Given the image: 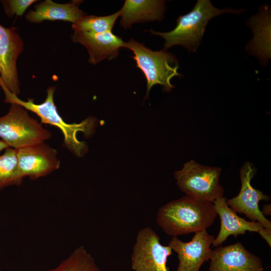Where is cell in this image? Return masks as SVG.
I'll return each mask as SVG.
<instances>
[{
	"mask_svg": "<svg viewBox=\"0 0 271 271\" xmlns=\"http://www.w3.org/2000/svg\"><path fill=\"white\" fill-rule=\"evenodd\" d=\"M119 11L106 16L84 15L77 22L73 24L74 31L87 33L100 34L112 32L118 17Z\"/></svg>",
	"mask_w": 271,
	"mask_h": 271,
	"instance_id": "cell-17",
	"label": "cell"
},
{
	"mask_svg": "<svg viewBox=\"0 0 271 271\" xmlns=\"http://www.w3.org/2000/svg\"><path fill=\"white\" fill-rule=\"evenodd\" d=\"M9 146L3 140H0V153L4 150L8 148Z\"/></svg>",
	"mask_w": 271,
	"mask_h": 271,
	"instance_id": "cell-23",
	"label": "cell"
},
{
	"mask_svg": "<svg viewBox=\"0 0 271 271\" xmlns=\"http://www.w3.org/2000/svg\"><path fill=\"white\" fill-rule=\"evenodd\" d=\"M23 43L15 28L0 25V85L16 95L20 93L17 60Z\"/></svg>",
	"mask_w": 271,
	"mask_h": 271,
	"instance_id": "cell-9",
	"label": "cell"
},
{
	"mask_svg": "<svg viewBox=\"0 0 271 271\" xmlns=\"http://www.w3.org/2000/svg\"><path fill=\"white\" fill-rule=\"evenodd\" d=\"M17 150L18 177L36 179L58 169L60 162L56 151L44 143Z\"/></svg>",
	"mask_w": 271,
	"mask_h": 271,
	"instance_id": "cell-11",
	"label": "cell"
},
{
	"mask_svg": "<svg viewBox=\"0 0 271 271\" xmlns=\"http://www.w3.org/2000/svg\"><path fill=\"white\" fill-rule=\"evenodd\" d=\"M208 271H267L261 259L240 242L212 250Z\"/></svg>",
	"mask_w": 271,
	"mask_h": 271,
	"instance_id": "cell-12",
	"label": "cell"
},
{
	"mask_svg": "<svg viewBox=\"0 0 271 271\" xmlns=\"http://www.w3.org/2000/svg\"><path fill=\"white\" fill-rule=\"evenodd\" d=\"M221 172L219 167L202 166L191 160L174 173V177L186 195L213 203L222 197L224 192L219 182Z\"/></svg>",
	"mask_w": 271,
	"mask_h": 271,
	"instance_id": "cell-6",
	"label": "cell"
},
{
	"mask_svg": "<svg viewBox=\"0 0 271 271\" xmlns=\"http://www.w3.org/2000/svg\"><path fill=\"white\" fill-rule=\"evenodd\" d=\"M258 233L263 238L269 246H271V228H263Z\"/></svg>",
	"mask_w": 271,
	"mask_h": 271,
	"instance_id": "cell-21",
	"label": "cell"
},
{
	"mask_svg": "<svg viewBox=\"0 0 271 271\" xmlns=\"http://www.w3.org/2000/svg\"><path fill=\"white\" fill-rule=\"evenodd\" d=\"M82 1L74 0L67 4H58L46 0L29 11L26 18L30 23H39L44 20H62L74 24L85 14L79 8Z\"/></svg>",
	"mask_w": 271,
	"mask_h": 271,
	"instance_id": "cell-15",
	"label": "cell"
},
{
	"mask_svg": "<svg viewBox=\"0 0 271 271\" xmlns=\"http://www.w3.org/2000/svg\"><path fill=\"white\" fill-rule=\"evenodd\" d=\"M244 10L230 8L219 9L209 0H198L192 11L180 16L175 28L168 32L149 31L153 35L159 36L165 41L163 50L166 51L175 45H180L189 52H196L202 41L208 22L212 18L224 13L241 14Z\"/></svg>",
	"mask_w": 271,
	"mask_h": 271,
	"instance_id": "cell-2",
	"label": "cell"
},
{
	"mask_svg": "<svg viewBox=\"0 0 271 271\" xmlns=\"http://www.w3.org/2000/svg\"><path fill=\"white\" fill-rule=\"evenodd\" d=\"M213 203L220 220V230L212 243L214 247L220 246L230 235L236 237L239 235L244 234L247 231L258 233L264 228L258 222L247 221L238 216L228 206L225 197L217 199Z\"/></svg>",
	"mask_w": 271,
	"mask_h": 271,
	"instance_id": "cell-14",
	"label": "cell"
},
{
	"mask_svg": "<svg viewBox=\"0 0 271 271\" xmlns=\"http://www.w3.org/2000/svg\"><path fill=\"white\" fill-rule=\"evenodd\" d=\"M214 236L207 230L195 233L189 242L172 237L168 245L177 253L179 264L176 271H199L202 265L210 260Z\"/></svg>",
	"mask_w": 271,
	"mask_h": 271,
	"instance_id": "cell-10",
	"label": "cell"
},
{
	"mask_svg": "<svg viewBox=\"0 0 271 271\" xmlns=\"http://www.w3.org/2000/svg\"><path fill=\"white\" fill-rule=\"evenodd\" d=\"M172 253L171 248L162 244L160 236L152 228H143L133 246L131 268L133 271H170L167 262Z\"/></svg>",
	"mask_w": 271,
	"mask_h": 271,
	"instance_id": "cell-7",
	"label": "cell"
},
{
	"mask_svg": "<svg viewBox=\"0 0 271 271\" xmlns=\"http://www.w3.org/2000/svg\"><path fill=\"white\" fill-rule=\"evenodd\" d=\"M217 216L212 202L185 195L161 206L156 222L166 234L177 237L207 229Z\"/></svg>",
	"mask_w": 271,
	"mask_h": 271,
	"instance_id": "cell-1",
	"label": "cell"
},
{
	"mask_svg": "<svg viewBox=\"0 0 271 271\" xmlns=\"http://www.w3.org/2000/svg\"><path fill=\"white\" fill-rule=\"evenodd\" d=\"M72 40L86 48L89 54L88 62L94 65L104 59L115 58L125 42L112 32L92 34L74 31Z\"/></svg>",
	"mask_w": 271,
	"mask_h": 271,
	"instance_id": "cell-13",
	"label": "cell"
},
{
	"mask_svg": "<svg viewBox=\"0 0 271 271\" xmlns=\"http://www.w3.org/2000/svg\"><path fill=\"white\" fill-rule=\"evenodd\" d=\"M123 48L132 51V58L137 67L142 71L146 78L147 96L156 84L163 85L164 90L168 92L174 87L171 83V79L181 75L177 71L179 66L174 55L164 50L153 51L132 38L124 42Z\"/></svg>",
	"mask_w": 271,
	"mask_h": 271,
	"instance_id": "cell-4",
	"label": "cell"
},
{
	"mask_svg": "<svg viewBox=\"0 0 271 271\" xmlns=\"http://www.w3.org/2000/svg\"><path fill=\"white\" fill-rule=\"evenodd\" d=\"M255 172L253 165L250 163L242 166L240 171V191L235 197L226 200V203L236 213L244 214L251 221L260 223L264 228H271V221L262 214L258 206L260 201H269V197L251 184Z\"/></svg>",
	"mask_w": 271,
	"mask_h": 271,
	"instance_id": "cell-8",
	"label": "cell"
},
{
	"mask_svg": "<svg viewBox=\"0 0 271 271\" xmlns=\"http://www.w3.org/2000/svg\"><path fill=\"white\" fill-rule=\"evenodd\" d=\"M48 271H101L94 258L83 246L76 248L57 267Z\"/></svg>",
	"mask_w": 271,
	"mask_h": 271,
	"instance_id": "cell-18",
	"label": "cell"
},
{
	"mask_svg": "<svg viewBox=\"0 0 271 271\" xmlns=\"http://www.w3.org/2000/svg\"><path fill=\"white\" fill-rule=\"evenodd\" d=\"M9 112L0 117V138L15 149L43 143L51 133L30 117L25 108L12 103Z\"/></svg>",
	"mask_w": 271,
	"mask_h": 271,
	"instance_id": "cell-5",
	"label": "cell"
},
{
	"mask_svg": "<svg viewBox=\"0 0 271 271\" xmlns=\"http://www.w3.org/2000/svg\"><path fill=\"white\" fill-rule=\"evenodd\" d=\"M18 170L17 150L8 147L0 156V189L22 182L18 177Z\"/></svg>",
	"mask_w": 271,
	"mask_h": 271,
	"instance_id": "cell-19",
	"label": "cell"
},
{
	"mask_svg": "<svg viewBox=\"0 0 271 271\" xmlns=\"http://www.w3.org/2000/svg\"><path fill=\"white\" fill-rule=\"evenodd\" d=\"M37 1L35 0H6L2 1L4 11L9 17L14 15L22 16L26 10Z\"/></svg>",
	"mask_w": 271,
	"mask_h": 271,
	"instance_id": "cell-20",
	"label": "cell"
},
{
	"mask_svg": "<svg viewBox=\"0 0 271 271\" xmlns=\"http://www.w3.org/2000/svg\"><path fill=\"white\" fill-rule=\"evenodd\" d=\"M2 88L5 93V102L19 104L36 113L42 122L59 128L64 136L65 146L75 155L81 157L87 151V145L84 142L79 141L76 135L77 132L81 131L86 136H90L94 128L95 119L89 117L79 123L65 122L58 113L54 103L55 86H50L47 89L46 98L41 104L35 103L33 99L29 98L26 101L22 100L6 89Z\"/></svg>",
	"mask_w": 271,
	"mask_h": 271,
	"instance_id": "cell-3",
	"label": "cell"
},
{
	"mask_svg": "<svg viewBox=\"0 0 271 271\" xmlns=\"http://www.w3.org/2000/svg\"><path fill=\"white\" fill-rule=\"evenodd\" d=\"M262 214L265 216L271 215V205L270 204H265L263 205L261 210Z\"/></svg>",
	"mask_w": 271,
	"mask_h": 271,
	"instance_id": "cell-22",
	"label": "cell"
},
{
	"mask_svg": "<svg viewBox=\"0 0 271 271\" xmlns=\"http://www.w3.org/2000/svg\"><path fill=\"white\" fill-rule=\"evenodd\" d=\"M164 1L126 0L119 11L120 25L129 29L134 23L160 21L165 11Z\"/></svg>",
	"mask_w": 271,
	"mask_h": 271,
	"instance_id": "cell-16",
	"label": "cell"
}]
</instances>
